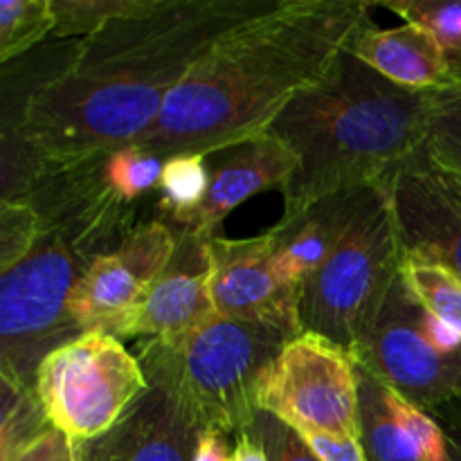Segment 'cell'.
I'll use <instances>...</instances> for the list:
<instances>
[{
	"label": "cell",
	"instance_id": "obj_19",
	"mask_svg": "<svg viewBox=\"0 0 461 461\" xmlns=\"http://www.w3.org/2000/svg\"><path fill=\"white\" fill-rule=\"evenodd\" d=\"M52 432L34 387L0 376V461L16 459Z\"/></svg>",
	"mask_w": 461,
	"mask_h": 461
},
{
	"label": "cell",
	"instance_id": "obj_5",
	"mask_svg": "<svg viewBox=\"0 0 461 461\" xmlns=\"http://www.w3.org/2000/svg\"><path fill=\"white\" fill-rule=\"evenodd\" d=\"M387 185H378L342 246L300 291L302 333H315L354 354L372 331L403 270Z\"/></svg>",
	"mask_w": 461,
	"mask_h": 461
},
{
	"label": "cell",
	"instance_id": "obj_21",
	"mask_svg": "<svg viewBox=\"0 0 461 461\" xmlns=\"http://www.w3.org/2000/svg\"><path fill=\"white\" fill-rule=\"evenodd\" d=\"M405 23L426 27L439 41L453 84H461V0H383Z\"/></svg>",
	"mask_w": 461,
	"mask_h": 461
},
{
	"label": "cell",
	"instance_id": "obj_8",
	"mask_svg": "<svg viewBox=\"0 0 461 461\" xmlns=\"http://www.w3.org/2000/svg\"><path fill=\"white\" fill-rule=\"evenodd\" d=\"M351 358L426 412L461 399V336L419 304L403 270Z\"/></svg>",
	"mask_w": 461,
	"mask_h": 461
},
{
	"label": "cell",
	"instance_id": "obj_3",
	"mask_svg": "<svg viewBox=\"0 0 461 461\" xmlns=\"http://www.w3.org/2000/svg\"><path fill=\"white\" fill-rule=\"evenodd\" d=\"M41 216L32 250L0 277V376L34 387L41 363L84 336L70 300L86 270L138 228L135 212L108 189L97 160L34 171L21 194ZM12 201V198H7Z\"/></svg>",
	"mask_w": 461,
	"mask_h": 461
},
{
	"label": "cell",
	"instance_id": "obj_11",
	"mask_svg": "<svg viewBox=\"0 0 461 461\" xmlns=\"http://www.w3.org/2000/svg\"><path fill=\"white\" fill-rule=\"evenodd\" d=\"M176 230L162 219L140 223L120 248L86 270L70 300V315L81 333H111L129 320L176 252Z\"/></svg>",
	"mask_w": 461,
	"mask_h": 461
},
{
	"label": "cell",
	"instance_id": "obj_23",
	"mask_svg": "<svg viewBox=\"0 0 461 461\" xmlns=\"http://www.w3.org/2000/svg\"><path fill=\"white\" fill-rule=\"evenodd\" d=\"M162 167H165V158L153 156L135 144L115 149L99 158V171H102L104 183L117 198L129 205H138L149 192L158 189Z\"/></svg>",
	"mask_w": 461,
	"mask_h": 461
},
{
	"label": "cell",
	"instance_id": "obj_34",
	"mask_svg": "<svg viewBox=\"0 0 461 461\" xmlns=\"http://www.w3.org/2000/svg\"><path fill=\"white\" fill-rule=\"evenodd\" d=\"M57 435L59 430H54L52 435L43 437L39 444H34L30 450H25V453L18 455V457L12 461H50V457H52L54 453V444H57Z\"/></svg>",
	"mask_w": 461,
	"mask_h": 461
},
{
	"label": "cell",
	"instance_id": "obj_26",
	"mask_svg": "<svg viewBox=\"0 0 461 461\" xmlns=\"http://www.w3.org/2000/svg\"><path fill=\"white\" fill-rule=\"evenodd\" d=\"M426 151L439 167L461 174V84L435 90Z\"/></svg>",
	"mask_w": 461,
	"mask_h": 461
},
{
	"label": "cell",
	"instance_id": "obj_18",
	"mask_svg": "<svg viewBox=\"0 0 461 461\" xmlns=\"http://www.w3.org/2000/svg\"><path fill=\"white\" fill-rule=\"evenodd\" d=\"M356 372H358L360 439L369 461H421L392 405L390 387L383 385L358 363Z\"/></svg>",
	"mask_w": 461,
	"mask_h": 461
},
{
	"label": "cell",
	"instance_id": "obj_4",
	"mask_svg": "<svg viewBox=\"0 0 461 461\" xmlns=\"http://www.w3.org/2000/svg\"><path fill=\"white\" fill-rule=\"evenodd\" d=\"M435 90L394 84L345 50L268 126L297 158L284 216L347 189L383 185L428 142Z\"/></svg>",
	"mask_w": 461,
	"mask_h": 461
},
{
	"label": "cell",
	"instance_id": "obj_22",
	"mask_svg": "<svg viewBox=\"0 0 461 461\" xmlns=\"http://www.w3.org/2000/svg\"><path fill=\"white\" fill-rule=\"evenodd\" d=\"M403 279L419 304L461 336V277L430 261H403Z\"/></svg>",
	"mask_w": 461,
	"mask_h": 461
},
{
	"label": "cell",
	"instance_id": "obj_2",
	"mask_svg": "<svg viewBox=\"0 0 461 461\" xmlns=\"http://www.w3.org/2000/svg\"><path fill=\"white\" fill-rule=\"evenodd\" d=\"M365 0H282L223 36L135 142L153 156L207 153L268 131L288 102L327 75L369 18Z\"/></svg>",
	"mask_w": 461,
	"mask_h": 461
},
{
	"label": "cell",
	"instance_id": "obj_32",
	"mask_svg": "<svg viewBox=\"0 0 461 461\" xmlns=\"http://www.w3.org/2000/svg\"><path fill=\"white\" fill-rule=\"evenodd\" d=\"M230 457H232V450L228 448L225 435L216 430L203 432L194 461H230Z\"/></svg>",
	"mask_w": 461,
	"mask_h": 461
},
{
	"label": "cell",
	"instance_id": "obj_14",
	"mask_svg": "<svg viewBox=\"0 0 461 461\" xmlns=\"http://www.w3.org/2000/svg\"><path fill=\"white\" fill-rule=\"evenodd\" d=\"M176 252L165 273L158 277L140 309L120 324L115 338H169L185 336L216 315L212 300L210 237L176 230Z\"/></svg>",
	"mask_w": 461,
	"mask_h": 461
},
{
	"label": "cell",
	"instance_id": "obj_16",
	"mask_svg": "<svg viewBox=\"0 0 461 461\" xmlns=\"http://www.w3.org/2000/svg\"><path fill=\"white\" fill-rule=\"evenodd\" d=\"M372 187L331 194L295 216H284L268 230L273 239V266L282 282L302 291L306 279L342 246L372 198Z\"/></svg>",
	"mask_w": 461,
	"mask_h": 461
},
{
	"label": "cell",
	"instance_id": "obj_1",
	"mask_svg": "<svg viewBox=\"0 0 461 461\" xmlns=\"http://www.w3.org/2000/svg\"><path fill=\"white\" fill-rule=\"evenodd\" d=\"M282 0H156L79 39L66 66L30 93L7 126L34 169L97 160L135 144L167 99L228 32Z\"/></svg>",
	"mask_w": 461,
	"mask_h": 461
},
{
	"label": "cell",
	"instance_id": "obj_9",
	"mask_svg": "<svg viewBox=\"0 0 461 461\" xmlns=\"http://www.w3.org/2000/svg\"><path fill=\"white\" fill-rule=\"evenodd\" d=\"M257 405L300 435L360 439L354 358L315 333H300L284 345L261 376Z\"/></svg>",
	"mask_w": 461,
	"mask_h": 461
},
{
	"label": "cell",
	"instance_id": "obj_28",
	"mask_svg": "<svg viewBox=\"0 0 461 461\" xmlns=\"http://www.w3.org/2000/svg\"><path fill=\"white\" fill-rule=\"evenodd\" d=\"M250 435L264 448L268 461H322L295 428L261 410L252 423Z\"/></svg>",
	"mask_w": 461,
	"mask_h": 461
},
{
	"label": "cell",
	"instance_id": "obj_6",
	"mask_svg": "<svg viewBox=\"0 0 461 461\" xmlns=\"http://www.w3.org/2000/svg\"><path fill=\"white\" fill-rule=\"evenodd\" d=\"M291 338L266 324L216 313L185 336L144 342L165 358L207 430L241 437L259 414L261 376Z\"/></svg>",
	"mask_w": 461,
	"mask_h": 461
},
{
	"label": "cell",
	"instance_id": "obj_10",
	"mask_svg": "<svg viewBox=\"0 0 461 461\" xmlns=\"http://www.w3.org/2000/svg\"><path fill=\"white\" fill-rule=\"evenodd\" d=\"M138 349L149 378L147 392L106 435L72 444L75 461H194L207 428L165 358L149 342H140Z\"/></svg>",
	"mask_w": 461,
	"mask_h": 461
},
{
	"label": "cell",
	"instance_id": "obj_36",
	"mask_svg": "<svg viewBox=\"0 0 461 461\" xmlns=\"http://www.w3.org/2000/svg\"><path fill=\"white\" fill-rule=\"evenodd\" d=\"M432 162H435V160H432ZM435 165H437V162H435ZM437 171H439V176H441V180L446 183V187H448L450 192H453V196L461 203V174H455V171L444 169V167H439V165H437Z\"/></svg>",
	"mask_w": 461,
	"mask_h": 461
},
{
	"label": "cell",
	"instance_id": "obj_24",
	"mask_svg": "<svg viewBox=\"0 0 461 461\" xmlns=\"http://www.w3.org/2000/svg\"><path fill=\"white\" fill-rule=\"evenodd\" d=\"M54 30L52 0H0V61L21 57Z\"/></svg>",
	"mask_w": 461,
	"mask_h": 461
},
{
	"label": "cell",
	"instance_id": "obj_12",
	"mask_svg": "<svg viewBox=\"0 0 461 461\" xmlns=\"http://www.w3.org/2000/svg\"><path fill=\"white\" fill-rule=\"evenodd\" d=\"M210 261L216 313L300 336V291L275 270L268 232L250 239L210 237Z\"/></svg>",
	"mask_w": 461,
	"mask_h": 461
},
{
	"label": "cell",
	"instance_id": "obj_31",
	"mask_svg": "<svg viewBox=\"0 0 461 461\" xmlns=\"http://www.w3.org/2000/svg\"><path fill=\"white\" fill-rule=\"evenodd\" d=\"M446 439V459L444 461H461V399L450 401V403L439 405L430 410Z\"/></svg>",
	"mask_w": 461,
	"mask_h": 461
},
{
	"label": "cell",
	"instance_id": "obj_35",
	"mask_svg": "<svg viewBox=\"0 0 461 461\" xmlns=\"http://www.w3.org/2000/svg\"><path fill=\"white\" fill-rule=\"evenodd\" d=\"M50 461H75V450H72V441L68 439L63 432L57 435V444H54V453Z\"/></svg>",
	"mask_w": 461,
	"mask_h": 461
},
{
	"label": "cell",
	"instance_id": "obj_30",
	"mask_svg": "<svg viewBox=\"0 0 461 461\" xmlns=\"http://www.w3.org/2000/svg\"><path fill=\"white\" fill-rule=\"evenodd\" d=\"M322 461H369L360 439H336L324 435H302Z\"/></svg>",
	"mask_w": 461,
	"mask_h": 461
},
{
	"label": "cell",
	"instance_id": "obj_33",
	"mask_svg": "<svg viewBox=\"0 0 461 461\" xmlns=\"http://www.w3.org/2000/svg\"><path fill=\"white\" fill-rule=\"evenodd\" d=\"M230 461H268V457H266L264 448L257 444L255 437L246 432V435L237 437V444H234Z\"/></svg>",
	"mask_w": 461,
	"mask_h": 461
},
{
	"label": "cell",
	"instance_id": "obj_7",
	"mask_svg": "<svg viewBox=\"0 0 461 461\" xmlns=\"http://www.w3.org/2000/svg\"><path fill=\"white\" fill-rule=\"evenodd\" d=\"M149 378L138 356L120 338L90 331L54 349L36 372L34 390L54 430L86 444L122 421L147 392Z\"/></svg>",
	"mask_w": 461,
	"mask_h": 461
},
{
	"label": "cell",
	"instance_id": "obj_20",
	"mask_svg": "<svg viewBox=\"0 0 461 461\" xmlns=\"http://www.w3.org/2000/svg\"><path fill=\"white\" fill-rule=\"evenodd\" d=\"M210 187L207 160L203 153H178L165 158L158 185L160 216L171 228H180L201 207Z\"/></svg>",
	"mask_w": 461,
	"mask_h": 461
},
{
	"label": "cell",
	"instance_id": "obj_29",
	"mask_svg": "<svg viewBox=\"0 0 461 461\" xmlns=\"http://www.w3.org/2000/svg\"><path fill=\"white\" fill-rule=\"evenodd\" d=\"M390 396H392V405H394L403 428L408 430L410 439H412L414 448H417L421 461H444L446 439L439 423L432 419V414H428L426 410L412 405L410 401H405L403 396L396 394V392L390 390Z\"/></svg>",
	"mask_w": 461,
	"mask_h": 461
},
{
	"label": "cell",
	"instance_id": "obj_27",
	"mask_svg": "<svg viewBox=\"0 0 461 461\" xmlns=\"http://www.w3.org/2000/svg\"><path fill=\"white\" fill-rule=\"evenodd\" d=\"M41 232V216L32 203L23 198L0 201V273L16 266Z\"/></svg>",
	"mask_w": 461,
	"mask_h": 461
},
{
	"label": "cell",
	"instance_id": "obj_25",
	"mask_svg": "<svg viewBox=\"0 0 461 461\" xmlns=\"http://www.w3.org/2000/svg\"><path fill=\"white\" fill-rule=\"evenodd\" d=\"M156 0H52L57 30L54 36H86L113 21L147 12Z\"/></svg>",
	"mask_w": 461,
	"mask_h": 461
},
{
	"label": "cell",
	"instance_id": "obj_13",
	"mask_svg": "<svg viewBox=\"0 0 461 461\" xmlns=\"http://www.w3.org/2000/svg\"><path fill=\"white\" fill-rule=\"evenodd\" d=\"M405 259L430 261L461 277V203L426 147L385 180Z\"/></svg>",
	"mask_w": 461,
	"mask_h": 461
},
{
	"label": "cell",
	"instance_id": "obj_15",
	"mask_svg": "<svg viewBox=\"0 0 461 461\" xmlns=\"http://www.w3.org/2000/svg\"><path fill=\"white\" fill-rule=\"evenodd\" d=\"M210 187L201 207L176 230H192L203 237H216L225 216L248 198L279 189L297 169V158L273 133H261L230 147L207 153Z\"/></svg>",
	"mask_w": 461,
	"mask_h": 461
},
{
	"label": "cell",
	"instance_id": "obj_17",
	"mask_svg": "<svg viewBox=\"0 0 461 461\" xmlns=\"http://www.w3.org/2000/svg\"><path fill=\"white\" fill-rule=\"evenodd\" d=\"M347 50L403 88L441 90L453 86L439 41L421 25L403 23L401 27L383 30L367 21L351 36Z\"/></svg>",
	"mask_w": 461,
	"mask_h": 461
}]
</instances>
